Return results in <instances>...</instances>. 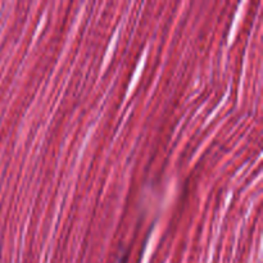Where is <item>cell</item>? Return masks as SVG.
Here are the masks:
<instances>
[]
</instances>
